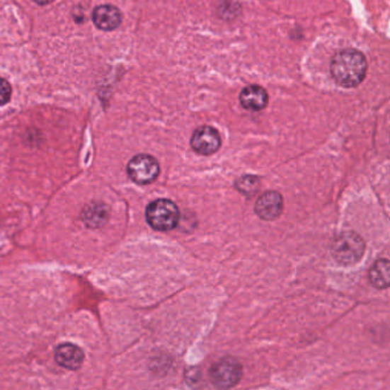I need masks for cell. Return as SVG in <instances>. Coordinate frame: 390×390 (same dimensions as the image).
<instances>
[{
  "label": "cell",
  "instance_id": "cell-12",
  "mask_svg": "<svg viewBox=\"0 0 390 390\" xmlns=\"http://www.w3.org/2000/svg\"><path fill=\"white\" fill-rule=\"evenodd\" d=\"M237 190L241 191L245 196H253L258 193L260 188L259 178L252 176H241L235 183Z\"/></svg>",
  "mask_w": 390,
  "mask_h": 390
},
{
  "label": "cell",
  "instance_id": "cell-1",
  "mask_svg": "<svg viewBox=\"0 0 390 390\" xmlns=\"http://www.w3.org/2000/svg\"><path fill=\"white\" fill-rule=\"evenodd\" d=\"M367 62L357 50H343L334 55L331 62V74L335 83L345 88L360 85L367 75Z\"/></svg>",
  "mask_w": 390,
  "mask_h": 390
},
{
  "label": "cell",
  "instance_id": "cell-7",
  "mask_svg": "<svg viewBox=\"0 0 390 390\" xmlns=\"http://www.w3.org/2000/svg\"><path fill=\"white\" fill-rule=\"evenodd\" d=\"M283 212V198L276 191L265 193L256 200V213L263 220L277 219Z\"/></svg>",
  "mask_w": 390,
  "mask_h": 390
},
{
  "label": "cell",
  "instance_id": "cell-2",
  "mask_svg": "<svg viewBox=\"0 0 390 390\" xmlns=\"http://www.w3.org/2000/svg\"><path fill=\"white\" fill-rule=\"evenodd\" d=\"M331 251L338 263L352 265L360 263V260L363 258L365 243L357 234L345 231L334 239Z\"/></svg>",
  "mask_w": 390,
  "mask_h": 390
},
{
  "label": "cell",
  "instance_id": "cell-11",
  "mask_svg": "<svg viewBox=\"0 0 390 390\" xmlns=\"http://www.w3.org/2000/svg\"><path fill=\"white\" fill-rule=\"evenodd\" d=\"M369 280L377 289L389 287V261L382 259L377 261L369 270Z\"/></svg>",
  "mask_w": 390,
  "mask_h": 390
},
{
  "label": "cell",
  "instance_id": "cell-3",
  "mask_svg": "<svg viewBox=\"0 0 390 390\" xmlns=\"http://www.w3.org/2000/svg\"><path fill=\"white\" fill-rule=\"evenodd\" d=\"M146 217L152 229L170 231L179 224L180 212L172 200H157L147 207Z\"/></svg>",
  "mask_w": 390,
  "mask_h": 390
},
{
  "label": "cell",
  "instance_id": "cell-13",
  "mask_svg": "<svg viewBox=\"0 0 390 390\" xmlns=\"http://www.w3.org/2000/svg\"><path fill=\"white\" fill-rule=\"evenodd\" d=\"M11 98H12L11 84L6 79L0 78V107L7 105L11 101Z\"/></svg>",
  "mask_w": 390,
  "mask_h": 390
},
{
  "label": "cell",
  "instance_id": "cell-8",
  "mask_svg": "<svg viewBox=\"0 0 390 390\" xmlns=\"http://www.w3.org/2000/svg\"><path fill=\"white\" fill-rule=\"evenodd\" d=\"M92 18L100 30L113 31L122 23V13L113 5H101L93 11Z\"/></svg>",
  "mask_w": 390,
  "mask_h": 390
},
{
  "label": "cell",
  "instance_id": "cell-4",
  "mask_svg": "<svg viewBox=\"0 0 390 390\" xmlns=\"http://www.w3.org/2000/svg\"><path fill=\"white\" fill-rule=\"evenodd\" d=\"M241 374H243V369L241 364L230 357L219 360L210 371L212 384L219 389L235 387L241 380Z\"/></svg>",
  "mask_w": 390,
  "mask_h": 390
},
{
  "label": "cell",
  "instance_id": "cell-9",
  "mask_svg": "<svg viewBox=\"0 0 390 390\" xmlns=\"http://www.w3.org/2000/svg\"><path fill=\"white\" fill-rule=\"evenodd\" d=\"M239 100L246 110L260 111L268 105L269 96L263 87L250 85L241 91Z\"/></svg>",
  "mask_w": 390,
  "mask_h": 390
},
{
  "label": "cell",
  "instance_id": "cell-10",
  "mask_svg": "<svg viewBox=\"0 0 390 390\" xmlns=\"http://www.w3.org/2000/svg\"><path fill=\"white\" fill-rule=\"evenodd\" d=\"M57 364L68 369H77L84 362V352L79 347L72 343H62L55 352Z\"/></svg>",
  "mask_w": 390,
  "mask_h": 390
},
{
  "label": "cell",
  "instance_id": "cell-6",
  "mask_svg": "<svg viewBox=\"0 0 390 390\" xmlns=\"http://www.w3.org/2000/svg\"><path fill=\"white\" fill-rule=\"evenodd\" d=\"M191 147L200 155L210 156L218 151L221 147L219 132L212 126L197 128L191 137Z\"/></svg>",
  "mask_w": 390,
  "mask_h": 390
},
{
  "label": "cell",
  "instance_id": "cell-5",
  "mask_svg": "<svg viewBox=\"0 0 390 390\" xmlns=\"http://www.w3.org/2000/svg\"><path fill=\"white\" fill-rule=\"evenodd\" d=\"M127 172L137 185H148L159 176V164L152 156L137 155L128 163Z\"/></svg>",
  "mask_w": 390,
  "mask_h": 390
},
{
  "label": "cell",
  "instance_id": "cell-14",
  "mask_svg": "<svg viewBox=\"0 0 390 390\" xmlns=\"http://www.w3.org/2000/svg\"><path fill=\"white\" fill-rule=\"evenodd\" d=\"M33 1L38 4V5H47V4L52 3L54 0H33Z\"/></svg>",
  "mask_w": 390,
  "mask_h": 390
}]
</instances>
